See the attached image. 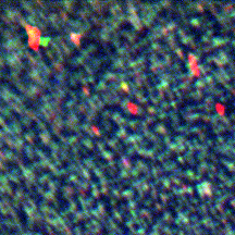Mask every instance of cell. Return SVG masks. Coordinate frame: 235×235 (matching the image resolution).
<instances>
[{"label":"cell","mask_w":235,"mask_h":235,"mask_svg":"<svg viewBox=\"0 0 235 235\" xmlns=\"http://www.w3.org/2000/svg\"><path fill=\"white\" fill-rule=\"evenodd\" d=\"M25 28L28 32V44L33 49L38 50V46L40 43V32L39 30L34 26H31L28 24H25Z\"/></svg>","instance_id":"cell-1"}]
</instances>
